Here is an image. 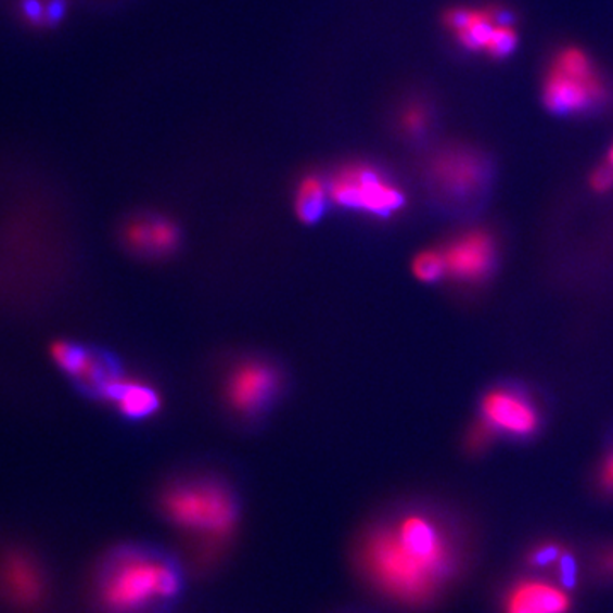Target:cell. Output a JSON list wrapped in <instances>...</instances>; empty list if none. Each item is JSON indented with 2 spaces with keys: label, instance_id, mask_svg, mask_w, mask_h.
Masks as SVG:
<instances>
[{
  "label": "cell",
  "instance_id": "obj_1",
  "mask_svg": "<svg viewBox=\"0 0 613 613\" xmlns=\"http://www.w3.org/2000/svg\"><path fill=\"white\" fill-rule=\"evenodd\" d=\"M462 528L432 508L408 507L373 520L358 535V576L385 602L423 610L447 593L468 566Z\"/></svg>",
  "mask_w": 613,
  "mask_h": 613
},
{
  "label": "cell",
  "instance_id": "obj_2",
  "mask_svg": "<svg viewBox=\"0 0 613 613\" xmlns=\"http://www.w3.org/2000/svg\"><path fill=\"white\" fill-rule=\"evenodd\" d=\"M187 585L184 567L169 550L123 542L98 564L95 605L103 613H170L178 609Z\"/></svg>",
  "mask_w": 613,
  "mask_h": 613
},
{
  "label": "cell",
  "instance_id": "obj_3",
  "mask_svg": "<svg viewBox=\"0 0 613 613\" xmlns=\"http://www.w3.org/2000/svg\"><path fill=\"white\" fill-rule=\"evenodd\" d=\"M164 520L178 531L220 542L234 534L241 522V499L229 481L218 475L179 477L158 496Z\"/></svg>",
  "mask_w": 613,
  "mask_h": 613
},
{
  "label": "cell",
  "instance_id": "obj_4",
  "mask_svg": "<svg viewBox=\"0 0 613 613\" xmlns=\"http://www.w3.org/2000/svg\"><path fill=\"white\" fill-rule=\"evenodd\" d=\"M605 80L593 60L578 47L555 53L544 79V104L555 115H579L606 100Z\"/></svg>",
  "mask_w": 613,
  "mask_h": 613
},
{
  "label": "cell",
  "instance_id": "obj_5",
  "mask_svg": "<svg viewBox=\"0 0 613 613\" xmlns=\"http://www.w3.org/2000/svg\"><path fill=\"white\" fill-rule=\"evenodd\" d=\"M328 184L333 205L380 220L396 217L408 205L403 188L373 164H345L328 178Z\"/></svg>",
  "mask_w": 613,
  "mask_h": 613
},
{
  "label": "cell",
  "instance_id": "obj_6",
  "mask_svg": "<svg viewBox=\"0 0 613 613\" xmlns=\"http://www.w3.org/2000/svg\"><path fill=\"white\" fill-rule=\"evenodd\" d=\"M283 388L280 368L265 358H244L230 368L224 380L227 408L242 420H256L273 406Z\"/></svg>",
  "mask_w": 613,
  "mask_h": 613
},
{
  "label": "cell",
  "instance_id": "obj_7",
  "mask_svg": "<svg viewBox=\"0 0 613 613\" xmlns=\"http://www.w3.org/2000/svg\"><path fill=\"white\" fill-rule=\"evenodd\" d=\"M436 190L456 202L475 199L487 181V166L480 155L463 149H448L433 158L430 167Z\"/></svg>",
  "mask_w": 613,
  "mask_h": 613
},
{
  "label": "cell",
  "instance_id": "obj_8",
  "mask_svg": "<svg viewBox=\"0 0 613 613\" xmlns=\"http://www.w3.org/2000/svg\"><path fill=\"white\" fill-rule=\"evenodd\" d=\"M481 414L496 433L514 438L535 435L540 426L537 406L519 388H490L481 400Z\"/></svg>",
  "mask_w": 613,
  "mask_h": 613
},
{
  "label": "cell",
  "instance_id": "obj_9",
  "mask_svg": "<svg viewBox=\"0 0 613 613\" xmlns=\"http://www.w3.org/2000/svg\"><path fill=\"white\" fill-rule=\"evenodd\" d=\"M442 251L448 277L460 283H480L495 268L496 242L486 230L463 232Z\"/></svg>",
  "mask_w": 613,
  "mask_h": 613
},
{
  "label": "cell",
  "instance_id": "obj_10",
  "mask_svg": "<svg viewBox=\"0 0 613 613\" xmlns=\"http://www.w3.org/2000/svg\"><path fill=\"white\" fill-rule=\"evenodd\" d=\"M570 590L542 574L526 576L508 588L502 613H571Z\"/></svg>",
  "mask_w": 613,
  "mask_h": 613
},
{
  "label": "cell",
  "instance_id": "obj_11",
  "mask_svg": "<svg viewBox=\"0 0 613 613\" xmlns=\"http://www.w3.org/2000/svg\"><path fill=\"white\" fill-rule=\"evenodd\" d=\"M445 28L456 36L460 47L469 52H484L490 33L499 23H513V16L501 5L468 8L454 5L442 16Z\"/></svg>",
  "mask_w": 613,
  "mask_h": 613
},
{
  "label": "cell",
  "instance_id": "obj_12",
  "mask_svg": "<svg viewBox=\"0 0 613 613\" xmlns=\"http://www.w3.org/2000/svg\"><path fill=\"white\" fill-rule=\"evenodd\" d=\"M179 238L178 226L163 215H139L123 224V245L139 256H169L178 250Z\"/></svg>",
  "mask_w": 613,
  "mask_h": 613
},
{
  "label": "cell",
  "instance_id": "obj_13",
  "mask_svg": "<svg viewBox=\"0 0 613 613\" xmlns=\"http://www.w3.org/2000/svg\"><path fill=\"white\" fill-rule=\"evenodd\" d=\"M526 564L532 573L546 574L567 590H573L578 583V561L564 544L544 540L535 544L526 554Z\"/></svg>",
  "mask_w": 613,
  "mask_h": 613
},
{
  "label": "cell",
  "instance_id": "obj_14",
  "mask_svg": "<svg viewBox=\"0 0 613 613\" xmlns=\"http://www.w3.org/2000/svg\"><path fill=\"white\" fill-rule=\"evenodd\" d=\"M104 403L113 404L119 414L130 421L149 420L163 406V399L154 387L127 375L113 385Z\"/></svg>",
  "mask_w": 613,
  "mask_h": 613
},
{
  "label": "cell",
  "instance_id": "obj_15",
  "mask_svg": "<svg viewBox=\"0 0 613 613\" xmlns=\"http://www.w3.org/2000/svg\"><path fill=\"white\" fill-rule=\"evenodd\" d=\"M329 184L328 178L310 173L298 181L295 196H293V210L298 220L305 226H314L324 217L328 212Z\"/></svg>",
  "mask_w": 613,
  "mask_h": 613
},
{
  "label": "cell",
  "instance_id": "obj_16",
  "mask_svg": "<svg viewBox=\"0 0 613 613\" xmlns=\"http://www.w3.org/2000/svg\"><path fill=\"white\" fill-rule=\"evenodd\" d=\"M5 576H8V586L12 593L23 598L28 597V600L40 593V576L29 564L26 566L24 562H11V566L5 570Z\"/></svg>",
  "mask_w": 613,
  "mask_h": 613
},
{
  "label": "cell",
  "instance_id": "obj_17",
  "mask_svg": "<svg viewBox=\"0 0 613 613\" xmlns=\"http://www.w3.org/2000/svg\"><path fill=\"white\" fill-rule=\"evenodd\" d=\"M412 274L423 283H435L447 274L444 251L424 250L412 259Z\"/></svg>",
  "mask_w": 613,
  "mask_h": 613
},
{
  "label": "cell",
  "instance_id": "obj_18",
  "mask_svg": "<svg viewBox=\"0 0 613 613\" xmlns=\"http://www.w3.org/2000/svg\"><path fill=\"white\" fill-rule=\"evenodd\" d=\"M519 44V33L513 23H499L490 33L484 53L490 59H507L516 50Z\"/></svg>",
  "mask_w": 613,
  "mask_h": 613
},
{
  "label": "cell",
  "instance_id": "obj_19",
  "mask_svg": "<svg viewBox=\"0 0 613 613\" xmlns=\"http://www.w3.org/2000/svg\"><path fill=\"white\" fill-rule=\"evenodd\" d=\"M430 112L423 103H409L399 115V127L409 137H420L430 127Z\"/></svg>",
  "mask_w": 613,
  "mask_h": 613
},
{
  "label": "cell",
  "instance_id": "obj_20",
  "mask_svg": "<svg viewBox=\"0 0 613 613\" xmlns=\"http://www.w3.org/2000/svg\"><path fill=\"white\" fill-rule=\"evenodd\" d=\"M48 0H14V14L26 28L47 29Z\"/></svg>",
  "mask_w": 613,
  "mask_h": 613
},
{
  "label": "cell",
  "instance_id": "obj_21",
  "mask_svg": "<svg viewBox=\"0 0 613 613\" xmlns=\"http://www.w3.org/2000/svg\"><path fill=\"white\" fill-rule=\"evenodd\" d=\"M496 432L486 421L481 418L477 423L472 424L471 430L468 432V438H465V444H468L469 450L481 451L486 450L489 447L490 442L495 438Z\"/></svg>",
  "mask_w": 613,
  "mask_h": 613
},
{
  "label": "cell",
  "instance_id": "obj_22",
  "mask_svg": "<svg viewBox=\"0 0 613 613\" xmlns=\"http://www.w3.org/2000/svg\"><path fill=\"white\" fill-rule=\"evenodd\" d=\"M590 187L593 188L597 193H606V191L612 190L613 164H610L606 158L600 166L595 167L593 173H591Z\"/></svg>",
  "mask_w": 613,
  "mask_h": 613
},
{
  "label": "cell",
  "instance_id": "obj_23",
  "mask_svg": "<svg viewBox=\"0 0 613 613\" xmlns=\"http://www.w3.org/2000/svg\"><path fill=\"white\" fill-rule=\"evenodd\" d=\"M598 481H600L602 490H605L609 495H613V448L606 454L605 459H603Z\"/></svg>",
  "mask_w": 613,
  "mask_h": 613
},
{
  "label": "cell",
  "instance_id": "obj_24",
  "mask_svg": "<svg viewBox=\"0 0 613 613\" xmlns=\"http://www.w3.org/2000/svg\"><path fill=\"white\" fill-rule=\"evenodd\" d=\"M603 571L610 576H613V547L606 549L602 555Z\"/></svg>",
  "mask_w": 613,
  "mask_h": 613
},
{
  "label": "cell",
  "instance_id": "obj_25",
  "mask_svg": "<svg viewBox=\"0 0 613 613\" xmlns=\"http://www.w3.org/2000/svg\"><path fill=\"white\" fill-rule=\"evenodd\" d=\"M606 161H609L610 164H613V145L612 149H610L609 155H606Z\"/></svg>",
  "mask_w": 613,
  "mask_h": 613
}]
</instances>
